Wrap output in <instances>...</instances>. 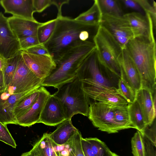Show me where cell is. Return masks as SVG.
Returning a JSON list of instances; mask_svg holds the SVG:
<instances>
[{"label": "cell", "instance_id": "obj_47", "mask_svg": "<svg viewBox=\"0 0 156 156\" xmlns=\"http://www.w3.org/2000/svg\"><path fill=\"white\" fill-rule=\"evenodd\" d=\"M112 156H119L117 154H116L115 153L113 152L112 154Z\"/></svg>", "mask_w": 156, "mask_h": 156}, {"label": "cell", "instance_id": "obj_35", "mask_svg": "<svg viewBox=\"0 0 156 156\" xmlns=\"http://www.w3.org/2000/svg\"><path fill=\"white\" fill-rule=\"evenodd\" d=\"M0 141L7 144L14 148H16L17 145L16 142L7 127L0 122Z\"/></svg>", "mask_w": 156, "mask_h": 156}, {"label": "cell", "instance_id": "obj_27", "mask_svg": "<svg viewBox=\"0 0 156 156\" xmlns=\"http://www.w3.org/2000/svg\"><path fill=\"white\" fill-rule=\"evenodd\" d=\"M128 105L122 106H116L114 108V120L122 129L134 128L130 121Z\"/></svg>", "mask_w": 156, "mask_h": 156}, {"label": "cell", "instance_id": "obj_1", "mask_svg": "<svg viewBox=\"0 0 156 156\" xmlns=\"http://www.w3.org/2000/svg\"><path fill=\"white\" fill-rule=\"evenodd\" d=\"M96 48L93 41H78L72 45L57 60L55 68L42 81L41 86L58 88L77 77V71L84 58Z\"/></svg>", "mask_w": 156, "mask_h": 156}, {"label": "cell", "instance_id": "obj_23", "mask_svg": "<svg viewBox=\"0 0 156 156\" xmlns=\"http://www.w3.org/2000/svg\"><path fill=\"white\" fill-rule=\"evenodd\" d=\"M30 152L35 156H57L48 133L43 134Z\"/></svg>", "mask_w": 156, "mask_h": 156}, {"label": "cell", "instance_id": "obj_34", "mask_svg": "<svg viewBox=\"0 0 156 156\" xmlns=\"http://www.w3.org/2000/svg\"><path fill=\"white\" fill-rule=\"evenodd\" d=\"M82 137L80 132L78 131L69 141L75 156H84L81 144Z\"/></svg>", "mask_w": 156, "mask_h": 156}, {"label": "cell", "instance_id": "obj_28", "mask_svg": "<svg viewBox=\"0 0 156 156\" xmlns=\"http://www.w3.org/2000/svg\"><path fill=\"white\" fill-rule=\"evenodd\" d=\"M56 18L42 23L38 27L37 36L40 44H44L49 38L55 27Z\"/></svg>", "mask_w": 156, "mask_h": 156}, {"label": "cell", "instance_id": "obj_17", "mask_svg": "<svg viewBox=\"0 0 156 156\" xmlns=\"http://www.w3.org/2000/svg\"><path fill=\"white\" fill-rule=\"evenodd\" d=\"M0 4L5 12L13 16L33 21H36L33 16L35 12L33 0H1Z\"/></svg>", "mask_w": 156, "mask_h": 156}, {"label": "cell", "instance_id": "obj_30", "mask_svg": "<svg viewBox=\"0 0 156 156\" xmlns=\"http://www.w3.org/2000/svg\"><path fill=\"white\" fill-rule=\"evenodd\" d=\"M95 156H112V152L105 143L97 138H86Z\"/></svg>", "mask_w": 156, "mask_h": 156}, {"label": "cell", "instance_id": "obj_7", "mask_svg": "<svg viewBox=\"0 0 156 156\" xmlns=\"http://www.w3.org/2000/svg\"><path fill=\"white\" fill-rule=\"evenodd\" d=\"M115 106L97 101L90 102L87 117L99 130L108 133H117L122 129L114 119Z\"/></svg>", "mask_w": 156, "mask_h": 156}, {"label": "cell", "instance_id": "obj_14", "mask_svg": "<svg viewBox=\"0 0 156 156\" xmlns=\"http://www.w3.org/2000/svg\"><path fill=\"white\" fill-rule=\"evenodd\" d=\"M66 119V115L62 104L53 94H50L45 103L38 123L55 126Z\"/></svg>", "mask_w": 156, "mask_h": 156}, {"label": "cell", "instance_id": "obj_32", "mask_svg": "<svg viewBox=\"0 0 156 156\" xmlns=\"http://www.w3.org/2000/svg\"><path fill=\"white\" fill-rule=\"evenodd\" d=\"M118 89L121 96L129 103L136 100V92L122 78H119L118 83Z\"/></svg>", "mask_w": 156, "mask_h": 156}, {"label": "cell", "instance_id": "obj_9", "mask_svg": "<svg viewBox=\"0 0 156 156\" xmlns=\"http://www.w3.org/2000/svg\"><path fill=\"white\" fill-rule=\"evenodd\" d=\"M119 43L122 49L134 36L127 21L123 16H118L103 14L101 24Z\"/></svg>", "mask_w": 156, "mask_h": 156}, {"label": "cell", "instance_id": "obj_48", "mask_svg": "<svg viewBox=\"0 0 156 156\" xmlns=\"http://www.w3.org/2000/svg\"></svg>", "mask_w": 156, "mask_h": 156}, {"label": "cell", "instance_id": "obj_29", "mask_svg": "<svg viewBox=\"0 0 156 156\" xmlns=\"http://www.w3.org/2000/svg\"><path fill=\"white\" fill-rule=\"evenodd\" d=\"M103 14L121 16L123 15L122 10L117 0H98Z\"/></svg>", "mask_w": 156, "mask_h": 156}, {"label": "cell", "instance_id": "obj_26", "mask_svg": "<svg viewBox=\"0 0 156 156\" xmlns=\"http://www.w3.org/2000/svg\"><path fill=\"white\" fill-rule=\"evenodd\" d=\"M38 88L21 99L15 105L13 113L15 118L21 116L27 112L36 101L38 95Z\"/></svg>", "mask_w": 156, "mask_h": 156}, {"label": "cell", "instance_id": "obj_33", "mask_svg": "<svg viewBox=\"0 0 156 156\" xmlns=\"http://www.w3.org/2000/svg\"><path fill=\"white\" fill-rule=\"evenodd\" d=\"M139 4L145 13L150 15L152 19L154 29L155 30L156 24V4L153 1L152 5H151L147 0H136Z\"/></svg>", "mask_w": 156, "mask_h": 156}, {"label": "cell", "instance_id": "obj_8", "mask_svg": "<svg viewBox=\"0 0 156 156\" xmlns=\"http://www.w3.org/2000/svg\"><path fill=\"white\" fill-rule=\"evenodd\" d=\"M43 80L38 78L27 67L21 55L13 78L7 88L12 94L20 93L38 89Z\"/></svg>", "mask_w": 156, "mask_h": 156}, {"label": "cell", "instance_id": "obj_11", "mask_svg": "<svg viewBox=\"0 0 156 156\" xmlns=\"http://www.w3.org/2000/svg\"><path fill=\"white\" fill-rule=\"evenodd\" d=\"M20 51L19 40L11 30L8 18L0 12V56L7 59Z\"/></svg>", "mask_w": 156, "mask_h": 156}, {"label": "cell", "instance_id": "obj_5", "mask_svg": "<svg viewBox=\"0 0 156 156\" xmlns=\"http://www.w3.org/2000/svg\"><path fill=\"white\" fill-rule=\"evenodd\" d=\"M57 89L53 94L62 104L66 119L71 120L74 115L78 114L88 116L89 98L83 90L77 77Z\"/></svg>", "mask_w": 156, "mask_h": 156}, {"label": "cell", "instance_id": "obj_4", "mask_svg": "<svg viewBox=\"0 0 156 156\" xmlns=\"http://www.w3.org/2000/svg\"><path fill=\"white\" fill-rule=\"evenodd\" d=\"M92 40L101 64L111 73L120 78L121 70L119 59L123 49L120 44L101 24L98 27Z\"/></svg>", "mask_w": 156, "mask_h": 156}, {"label": "cell", "instance_id": "obj_42", "mask_svg": "<svg viewBox=\"0 0 156 156\" xmlns=\"http://www.w3.org/2000/svg\"><path fill=\"white\" fill-rule=\"evenodd\" d=\"M81 144L84 156H95L92 150L90 143L86 138H82Z\"/></svg>", "mask_w": 156, "mask_h": 156}, {"label": "cell", "instance_id": "obj_37", "mask_svg": "<svg viewBox=\"0 0 156 156\" xmlns=\"http://www.w3.org/2000/svg\"><path fill=\"white\" fill-rule=\"evenodd\" d=\"M21 51H25L40 44L37 36H30L19 40Z\"/></svg>", "mask_w": 156, "mask_h": 156}, {"label": "cell", "instance_id": "obj_25", "mask_svg": "<svg viewBox=\"0 0 156 156\" xmlns=\"http://www.w3.org/2000/svg\"><path fill=\"white\" fill-rule=\"evenodd\" d=\"M21 55L20 50L12 57L6 59L5 64L2 70L6 89L13 78Z\"/></svg>", "mask_w": 156, "mask_h": 156}, {"label": "cell", "instance_id": "obj_46", "mask_svg": "<svg viewBox=\"0 0 156 156\" xmlns=\"http://www.w3.org/2000/svg\"><path fill=\"white\" fill-rule=\"evenodd\" d=\"M21 156H34L29 151L23 153Z\"/></svg>", "mask_w": 156, "mask_h": 156}, {"label": "cell", "instance_id": "obj_38", "mask_svg": "<svg viewBox=\"0 0 156 156\" xmlns=\"http://www.w3.org/2000/svg\"><path fill=\"white\" fill-rule=\"evenodd\" d=\"M53 3V0H33L35 12H41Z\"/></svg>", "mask_w": 156, "mask_h": 156}, {"label": "cell", "instance_id": "obj_44", "mask_svg": "<svg viewBox=\"0 0 156 156\" xmlns=\"http://www.w3.org/2000/svg\"><path fill=\"white\" fill-rule=\"evenodd\" d=\"M6 90L2 71H0V92H4Z\"/></svg>", "mask_w": 156, "mask_h": 156}, {"label": "cell", "instance_id": "obj_10", "mask_svg": "<svg viewBox=\"0 0 156 156\" xmlns=\"http://www.w3.org/2000/svg\"><path fill=\"white\" fill-rule=\"evenodd\" d=\"M82 87L89 98L97 101L117 106H122L128 104L115 87L90 84L82 85Z\"/></svg>", "mask_w": 156, "mask_h": 156}, {"label": "cell", "instance_id": "obj_41", "mask_svg": "<svg viewBox=\"0 0 156 156\" xmlns=\"http://www.w3.org/2000/svg\"><path fill=\"white\" fill-rule=\"evenodd\" d=\"M143 138L145 149V156H156V147L144 136Z\"/></svg>", "mask_w": 156, "mask_h": 156}, {"label": "cell", "instance_id": "obj_36", "mask_svg": "<svg viewBox=\"0 0 156 156\" xmlns=\"http://www.w3.org/2000/svg\"><path fill=\"white\" fill-rule=\"evenodd\" d=\"M143 135L147 138L155 147H156V123L155 118L150 126H147L141 132Z\"/></svg>", "mask_w": 156, "mask_h": 156}, {"label": "cell", "instance_id": "obj_15", "mask_svg": "<svg viewBox=\"0 0 156 156\" xmlns=\"http://www.w3.org/2000/svg\"><path fill=\"white\" fill-rule=\"evenodd\" d=\"M122 78L136 92L142 87L140 74L131 58L124 49L119 59Z\"/></svg>", "mask_w": 156, "mask_h": 156}, {"label": "cell", "instance_id": "obj_2", "mask_svg": "<svg viewBox=\"0 0 156 156\" xmlns=\"http://www.w3.org/2000/svg\"><path fill=\"white\" fill-rule=\"evenodd\" d=\"M56 18L54 30L44 44L55 61L74 42L90 41V32L94 28L62 15L57 16Z\"/></svg>", "mask_w": 156, "mask_h": 156}, {"label": "cell", "instance_id": "obj_21", "mask_svg": "<svg viewBox=\"0 0 156 156\" xmlns=\"http://www.w3.org/2000/svg\"><path fill=\"white\" fill-rule=\"evenodd\" d=\"M71 120L66 119L58 125L56 129L48 135L51 140L57 145L66 144L78 131Z\"/></svg>", "mask_w": 156, "mask_h": 156}, {"label": "cell", "instance_id": "obj_40", "mask_svg": "<svg viewBox=\"0 0 156 156\" xmlns=\"http://www.w3.org/2000/svg\"><path fill=\"white\" fill-rule=\"evenodd\" d=\"M122 1L126 8L135 10L143 15L145 13L136 0H123Z\"/></svg>", "mask_w": 156, "mask_h": 156}, {"label": "cell", "instance_id": "obj_24", "mask_svg": "<svg viewBox=\"0 0 156 156\" xmlns=\"http://www.w3.org/2000/svg\"><path fill=\"white\" fill-rule=\"evenodd\" d=\"M128 105L129 119L134 129L142 132L147 125L144 120L139 104L136 100Z\"/></svg>", "mask_w": 156, "mask_h": 156}, {"label": "cell", "instance_id": "obj_20", "mask_svg": "<svg viewBox=\"0 0 156 156\" xmlns=\"http://www.w3.org/2000/svg\"><path fill=\"white\" fill-rule=\"evenodd\" d=\"M8 20L11 30L19 40L28 37L37 36L38 28L42 23L13 16L8 18Z\"/></svg>", "mask_w": 156, "mask_h": 156}, {"label": "cell", "instance_id": "obj_16", "mask_svg": "<svg viewBox=\"0 0 156 156\" xmlns=\"http://www.w3.org/2000/svg\"><path fill=\"white\" fill-rule=\"evenodd\" d=\"M38 90V97L31 108L24 114L16 118L17 125L29 127L38 123L45 103L51 94L44 86L40 87Z\"/></svg>", "mask_w": 156, "mask_h": 156}, {"label": "cell", "instance_id": "obj_22", "mask_svg": "<svg viewBox=\"0 0 156 156\" xmlns=\"http://www.w3.org/2000/svg\"><path fill=\"white\" fill-rule=\"evenodd\" d=\"M102 15L98 0H94L93 4L89 9L80 14L74 20L94 28L98 27L101 24Z\"/></svg>", "mask_w": 156, "mask_h": 156}, {"label": "cell", "instance_id": "obj_3", "mask_svg": "<svg viewBox=\"0 0 156 156\" xmlns=\"http://www.w3.org/2000/svg\"><path fill=\"white\" fill-rule=\"evenodd\" d=\"M125 49L140 74L142 88L148 89L153 94L156 89L155 39L143 36L134 38L129 41Z\"/></svg>", "mask_w": 156, "mask_h": 156}, {"label": "cell", "instance_id": "obj_19", "mask_svg": "<svg viewBox=\"0 0 156 156\" xmlns=\"http://www.w3.org/2000/svg\"><path fill=\"white\" fill-rule=\"evenodd\" d=\"M37 89L20 93L13 94L4 99H0V122L6 125L8 124L17 125L16 119L13 113L15 105L21 99Z\"/></svg>", "mask_w": 156, "mask_h": 156}, {"label": "cell", "instance_id": "obj_12", "mask_svg": "<svg viewBox=\"0 0 156 156\" xmlns=\"http://www.w3.org/2000/svg\"><path fill=\"white\" fill-rule=\"evenodd\" d=\"M21 55L27 67L39 78L44 80L55 68V62L51 56L37 55L21 51Z\"/></svg>", "mask_w": 156, "mask_h": 156}, {"label": "cell", "instance_id": "obj_6", "mask_svg": "<svg viewBox=\"0 0 156 156\" xmlns=\"http://www.w3.org/2000/svg\"><path fill=\"white\" fill-rule=\"evenodd\" d=\"M108 72H110L99 61L95 48L80 65L77 71V77L82 85L96 84L115 87L112 84V79Z\"/></svg>", "mask_w": 156, "mask_h": 156}, {"label": "cell", "instance_id": "obj_45", "mask_svg": "<svg viewBox=\"0 0 156 156\" xmlns=\"http://www.w3.org/2000/svg\"><path fill=\"white\" fill-rule=\"evenodd\" d=\"M6 59L0 56V71H2L5 64Z\"/></svg>", "mask_w": 156, "mask_h": 156}, {"label": "cell", "instance_id": "obj_43", "mask_svg": "<svg viewBox=\"0 0 156 156\" xmlns=\"http://www.w3.org/2000/svg\"><path fill=\"white\" fill-rule=\"evenodd\" d=\"M53 0V5H55L57 8L58 9V13L57 16H60L62 15L61 8L62 5L65 4H68L69 3V0Z\"/></svg>", "mask_w": 156, "mask_h": 156}, {"label": "cell", "instance_id": "obj_13", "mask_svg": "<svg viewBox=\"0 0 156 156\" xmlns=\"http://www.w3.org/2000/svg\"><path fill=\"white\" fill-rule=\"evenodd\" d=\"M123 16L129 24L134 38L143 36L154 39L153 23L149 14L133 12Z\"/></svg>", "mask_w": 156, "mask_h": 156}, {"label": "cell", "instance_id": "obj_18", "mask_svg": "<svg viewBox=\"0 0 156 156\" xmlns=\"http://www.w3.org/2000/svg\"><path fill=\"white\" fill-rule=\"evenodd\" d=\"M139 104L145 122L150 126L156 117V91L152 94L148 89L141 88L136 92Z\"/></svg>", "mask_w": 156, "mask_h": 156}, {"label": "cell", "instance_id": "obj_31", "mask_svg": "<svg viewBox=\"0 0 156 156\" xmlns=\"http://www.w3.org/2000/svg\"><path fill=\"white\" fill-rule=\"evenodd\" d=\"M132 153L133 156H145V149L143 136L137 130L131 140Z\"/></svg>", "mask_w": 156, "mask_h": 156}, {"label": "cell", "instance_id": "obj_39", "mask_svg": "<svg viewBox=\"0 0 156 156\" xmlns=\"http://www.w3.org/2000/svg\"><path fill=\"white\" fill-rule=\"evenodd\" d=\"M23 51L35 55H51L44 44H39Z\"/></svg>", "mask_w": 156, "mask_h": 156}]
</instances>
